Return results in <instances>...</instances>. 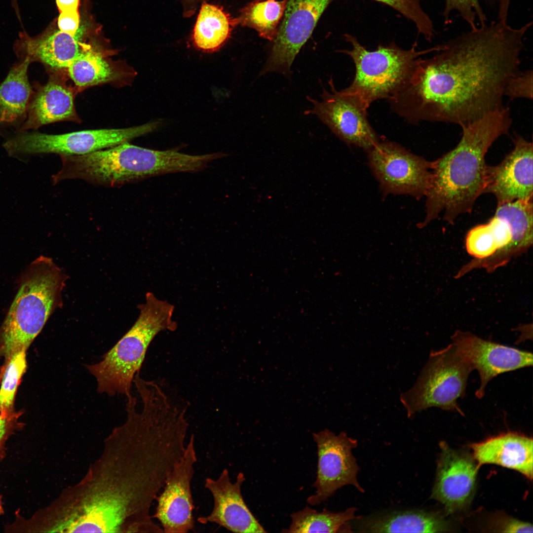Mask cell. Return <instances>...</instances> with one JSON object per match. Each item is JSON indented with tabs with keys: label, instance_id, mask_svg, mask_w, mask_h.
Returning a JSON list of instances; mask_svg holds the SVG:
<instances>
[{
	"label": "cell",
	"instance_id": "38",
	"mask_svg": "<svg viewBox=\"0 0 533 533\" xmlns=\"http://www.w3.org/2000/svg\"><path fill=\"white\" fill-rule=\"evenodd\" d=\"M511 0H497L498 4L497 20L507 22Z\"/></svg>",
	"mask_w": 533,
	"mask_h": 533
},
{
	"label": "cell",
	"instance_id": "11",
	"mask_svg": "<svg viewBox=\"0 0 533 533\" xmlns=\"http://www.w3.org/2000/svg\"><path fill=\"white\" fill-rule=\"evenodd\" d=\"M329 83L330 90L323 89L320 101L307 97L312 107L305 114L316 115L347 145L369 152L381 140L369 121V107L357 95L337 90L332 78Z\"/></svg>",
	"mask_w": 533,
	"mask_h": 533
},
{
	"label": "cell",
	"instance_id": "40",
	"mask_svg": "<svg viewBox=\"0 0 533 533\" xmlns=\"http://www.w3.org/2000/svg\"><path fill=\"white\" fill-rule=\"evenodd\" d=\"M4 513V508L3 506L2 497L1 495H0V516L2 515Z\"/></svg>",
	"mask_w": 533,
	"mask_h": 533
},
{
	"label": "cell",
	"instance_id": "36",
	"mask_svg": "<svg viewBox=\"0 0 533 533\" xmlns=\"http://www.w3.org/2000/svg\"><path fill=\"white\" fill-rule=\"evenodd\" d=\"M497 529L503 533H533L532 524L514 518H505L499 521Z\"/></svg>",
	"mask_w": 533,
	"mask_h": 533
},
{
	"label": "cell",
	"instance_id": "4",
	"mask_svg": "<svg viewBox=\"0 0 533 533\" xmlns=\"http://www.w3.org/2000/svg\"><path fill=\"white\" fill-rule=\"evenodd\" d=\"M69 275L48 257L40 256L19 279V289L0 328V351L7 360L26 350L47 321L63 305Z\"/></svg>",
	"mask_w": 533,
	"mask_h": 533
},
{
	"label": "cell",
	"instance_id": "32",
	"mask_svg": "<svg viewBox=\"0 0 533 533\" xmlns=\"http://www.w3.org/2000/svg\"><path fill=\"white\" fill-rule=\"evenodd\" d=\"M485 0L491 3L497 1V0ZM444 1L445 7L442 16L445 25L450 23V15L454 11L458 13L470 29H475L478 27L476 23L477 20L478 21V25L487 23L488 19L479 0H444Z\"/></svg>",
	"mask_w": 533,
	"mask_h": 533
},
{
	"label": "cell",
	"instance_id": "20",
	"mask_svg": "<svg viewBox=\"0 0 533 533\" xmlns=\"http://www.w3.org/2000/svg\"><path fill=\"white\" fill-rule=\"evenodd\" d=\"M61 121H78L74 94L58 72L52 73L46 83L34 91L25 122L19 132L36 129Z\"/></svg>",
	"mask_w": 533,
	"mask_h": 533
},
{
	"label": "cell",
	"instance_id": "33",
	"mask_svg": "<svg viewBox=\"0 0 533 533\" xmlns=\"http://www.w3.org/2000/svg\"><path fill=\"white\" fill-rule=\"evenodd\" d=\"M533 71L520 72L511 78L504 90V96L510 99H533Z\"/></svg>",
	"mask_w": 533,
	"mask_h": 533
},
{
	"label": "cell",
	"instance_id": "35",
	"mask_svg": "<svg viewBox=\"0 0 533 533\" xmlns=\"http://www.w3.org/2000/svg\"><path fill=\"white\" fill-rule=\"evenodd\" d=\"M78 10H69L60 12L57 20L58 29L62 32L75 36L80 32Z\"/></svg>",
	"mask_w": 533,
	"mask_h": 533
},
{
	"label": "cell",
	"instance_id": "10",
	"mask_svg": "<svg viewBox=\"0 0 533 533\" xmlns=\"http://www.w3.org/2000/svg\"><path fill=\"white\" fill-rule=\"evenodd\" d=\"M368 152L371 171L384 194H408L418 199L429 187L432 162L399 144L380 140Z\"/></svg>",
	"mask_w": 533,
	"mask_h": 533
},
{
	"label": "cell",
	"instance_id": "26",
	"mask_svg": "<svg viewBox=\"0 0 533 533\" xmlns=\"http://www.w3.org/2000/svg\"><path fill=\"white\" fill-rule=\"evenodd\" d=\"M354 507L344 511L334 513L327 510L322 512L306 506L303 510L291 514V523L288 529L282 532L288 533H339L352 532L347 523L358 517Z\"/></svg>",
	"mask_w": 533,
	"mask_h": 533
},
{
	"label": "cell",
	"instance_id": "17",
	"mask_svg": "<svg viewBox=\"0 0 533 533\" xmlns=\"http://www.w3.org/2000/svg\"><path fill=\"white\" fill-rule=\"evenodd\" d=\"M432 496L449 512L461 510L473 496L479 465L473 457L441 442Z\"/></svg>",
	"mask_w": 533,
	"mask_h": 533
},
{
	"label": "cell",
	"instance_id": "12",
	"mask_svg": "<svg viewBox=\"0 0 533 533\" xmlns=\"http://www.w3.org/2000/svg\"><path fill=\"white\" fill-rule=\"evenodd\" d=\"M313 438L318 453L317 475L313 485L316 492L307 498V503L319 505L348 485L364 492L357 480L360 469L352 453L357 446V440L344 432L336 435L328 429L313 433Z\"/></svg>",
	"mask_w": 533,
	"mask_h": 533
},
{
	"label": "cell",
	"instance_id": "21",
	"mask_svg": "<svg viewBox=\"0 0 533 533\" xmlns=\"http://www.w3.org/2000/svg\"><path fill=\"white\" fill-rule=\"evenodd\" d=\"M533 439L517 433L502 434L473 444L472 457L480 466L494 464L533 479Z\"/></svg>",
	"mask_w": 533,
	"mask_h": 533
},
{
	"label": "cell",
	"instance_id": "18",
	"mask_svg": "<svg viewBox=\"0 0 533 533\" xmlns=\"http://www.w3.org/2000/svg\"><path fill=\"white\" fill-rule=\"evenodd\" d=\"M245 480L240 472L231 482L226 468L216 479L206 478L205 487L213 496V507L209 515L199 517L198 521L203 524L214 523L234 533H266L243 498L241 486Z\"/></svg>",
	"mask_w": 533,
	"mask_h": 533
},
{
	"label": "cell",
	"instance_id": "15",
	"mask_svg": "<svg viewBox=\"0 0 533 533\" xmlns=\"http://www.w3.org/2000/svg\"><path fill=\"white\" fill-rule=\"evenodd\" d=\"M457 352L476 370L480 384L475 395L482 398L489 382L496 376L532 366V353L484 340L471 333L458 331L452 337Z\"/></svg>",
	"mask_w": 533,
	"mask_h": 533
},
{
	"label": "cell",
	"instance_id": "23",
	"mask_svg": "<svg viewBox=\"0 0 533 533\" xmlns=\"http://www.w3.org/2000/svg\"><path fill=\"white\" fill-rule=\"evenodd\" d=\"M30 60L21 58L0 84V128L26 119L34 93L28 79Z\"/></svg>",
	"mask_w": 533,
	"mask_h": 533
},
{
	"label": "cell",
	"instance_id": "8",
	"mask_svg": "<svg viewBox=\"0 0 533 533\" xmlns=\"http://www.w3.org/2000/svg\"><path fill=\"white\" fill-rule=\"evenodd\" d=\"M472 371L453 343L431 351L414 385L400 395L408 418L431 407L463 415L457 401L465 395Z\"/></svg>",
	"mask_w": 533,
	"mask_h": 533
},
{
	"label": "cell",
	"instance_id": "5",
	"mask_svg": "<svg viewBox=\"0 0 533 533\" xmlns=\"http://www.w3.org/2000/svg\"><path fill=\"white\" fill-rule=\"evenodd\" d=\"M138 308L139 316L129 331L100 362L85 365L96 379L99 393L131 395L133 379L139 373L152 341L161 331L177 329V323L172 319L174 305L152 293L146 294L145 302Z\"/></svg>",
	"mask_w": 533,
	"mask_h": 533
},
{
	"label": "cell",
	"instance_id": "22",
	"mask_svg": "<svg viewBox=\"0 0 533 533\" xmlns=\"http://www.w3.org/2000/svg\"><path fill=\"white\" fill-rule=\"evenodd\" d=\"M354 528L368 533H439L448 529L447 523L434 513L419 510L394 511L358 517Z\"/></svg>",
	"mask_w": 533,
	"mask_h": 533
},
{
	"label": "cell",
	"instance_id": "31",
	"mask_svg": "<svg viewBox=\"0 0 533 533\" xmlns=\"http://www.w3.org/2000/svg\"><path fill=\"white\" fill-rule=\"evenodd\" d=\"M386 4L414 23L418 33L431 41L434 29L432 21L421 6L422 0H372Z\"/></svg>",
	"mask_w": 533,
	"mask_h": 533
},
{
	"label": "cell",
	"instance_id": "29",
	"mask_svg": "<svg viewBox=\"0 0 533 533\" xmlns=\"http://www.w3.org/2000/svg\"><path fill=\"white\" fill-rule=\"evenodd\" d=\"M533 200H516L497 205L494 216L508 224L512 239L509 250H522L533 243Z\"/></svg>",
	"mask_w": 533,
	"mask_h": 533
},
{
	"label": "cell",
	"instance_id": "24",
	"mask_svg": "<svg viewBox=\"0 0 533 533\" xmlns=\"http://www.w3.org/2000/svg\"><path fill=\"white\" fill-rule=\"evenodd\" d=\"M236 26L235 18L222 6L204 1L201 4L191 40L201 51L214 52L228 40Z\"/></svg>",
	"mask_w": 533,
	"mask_h": 533
},
{
	"label": "cell",
	"instance_id": "13",
	"mask_svg": "<svg viewBox=\"0 0 533 533\" xmlns=\"http://www.w3.org/2000/svg\"><path fill=\"white\" fill-rule=\"evenodd\" d=\"M333 0H287L277 36L260 75L271 72L289 75L295 58Z\"/></svg>",
	"mask_w": 533,
	"mask_h": 533
},
{
	"label": "cell",
	"instance_id": "6",
	"mask_svg": "<svg viewBox=\"0 0 533 533\" xmlns=\"http://www.w3.org/2000/svg\"><path fill=\"white\" fill-rule=\"evenodd\" d=\"M344 37L351 48L341 52L350 57L355 69L353 81L344 89L357 95L369 107L377 100H388L394 96L409 81L422 56L440 47L437 45L420 50L415 43L404 49L391 43L370 51L354 36Z\"/></svg>",
	"mask_w": 533,
	"mask_h": 533
},
{
	"label": "cell",
	"instance_id": "30",
	"mask_svg": "<svg viewBox=\"0 0 533 533\" xmlns=\"http://www.w3.org/2000/svg\"><path fill=\"white\" fill-rule=\"evenodd\" d=\"M26 350L13 354L7 360L0 386V412L14 415V400L17 387L27 368Z\"/></svg>",
	"mask_w": 533,
	"mask_h": 533
},
{
	"label": "cell",
	"instance_id": "39",
	"mask_svg": "<svg viewBox=\"0 0 533 533\" xmlns=\"http://www.w3.org/2000/svg\"><path fill=\"white\" fill-rule=\"evenodd\" d=\"M59 12L69 10H78L79 0H56Z\"/></svg>",
	"mask_w": 533,
	"mask_h": 533
},
{
	"label": "cell",
	"instance_id": "2",
	"mask_svg": "<svg viewBox=\"0 0 533 533\" xmlns=\"http://www.w3.org/2000/svg\"><path fill=\"white\" fill-rule=\"evenodd\" d=\"M532 25L514 28L496 20L440 44L388 100L391 110L413 124L462 127L501 108L507 83L520 72L524 38Z\"/></svg>",
	"mask_w": 533,
	"mask_h": 533
},
{
	"label": "cell",
	"instance_id": "16",
	"mask_svg": "<svg viewBox=\"0 0 533 533\" xmlns=\"http://www.w3.org/2000/svg\"><path fill=\"white\" fill-rule=\"evenodd\" d=\"M514 148L496 166H487L485 193L494 194L497 206L516 200H533V143L519 135Z\"/></svg>",
	"mask_w": 533,
	"mask_h": 533
},
{
	"label": "cell",
	"instance_id": "7",
	"mask_svg": "<svg viewBox=\"0 0 533 533\" xmlns=\"http://www.w3.org/2000/svg\"><path fill=\"white\" fill-rule=\"evenodd\" d=\"M62 168L52 176L53 185L81 179L98 185L119 187L160 175L161 152L127 142L83 155H60Z\"/></svg>",
	"mask_w": 533,
	"mask_h": 533
},
{
	"label": "cell",
	"instance_id": "14",
	"mask_svg": "<svg viewBox=\"0 0 533 533\" xmlns=\"http://www.w3.org/2000/svg\"><path fill=\"white\" fill-rule=\"evenodd\" d=\"M193 434L184 454L168 474L163 490L156 498L152 518L160 523L163 533H187L194 528V508L191 482L197 461Z\"/></svg>",
	"mask_w": 533,
	"mask_h": 533
},
{
	"label": "cell",
	"instance_id": "25",
	"mask_svg": "<svg viewBox=\"0 0 533 533\" xmlns=\"http://www.w3.org/2000/svg\"><path fill=\"white\" fill-rule=\"evenodd\" d=\"M68 76L76 86L84 88L114 81L120 72L99 50L89 46L67 68Z\"/></svg>",
	"mask_w": 533,
	"mask_h": 533
},
{
	"label": "cell",
	"instance_id": "9",
	"mask_svg": "<svg viewBox=\"0 0 533 533\" xmlns=\"http://www.w3.org/2000/svg\"><path fill=\"white\" fill-rule=\"evenodd\" d=\"M158 122L124 128L100 129L61 134L19 132L3 147L9 155L42 153L83 155L129 142L155 130Z\"/></svg>",
	"mask_w": 533,
	"mask_h": 533
},
{
	"label": "cell",
	"instance_id": "27",
	"mask_svg": "<svg viewBox=\"0 0 533 533\" xmlns=\"http://www.w3.org/2000/svg\"><path fill=\"white\" fill-rule=\"evenodd\" d=\"M288 0H254L241 8L236 25L254 29L262 38H276Z\"/></svg>",
	"mask_w": 533,
	"mask_h": 533
},
{
	"label": "cell",
	"instance_id": "19",
	"mask_svg": "<svg viewBox=\"0 0 533 533\" xmlns=\"http://www.w3.org/2000/svg\"><path fill=\"white\" fill-rule=\"evenodd\" d=\"M82 33L73 36L52 26L35 37L21 32L15 43V51L20 59L27 57L31 62L42 64L52 73L59 72L66 70L89 46L82 42Z\"/></svg>",
	"mask_w": 533,
	"mask_h": 533
},
{
	"label": "cell",
	"instance_id": "28",
	"mask_svg": "<svg viewBox=\"0 0 533 533\" xmlns=\"http://www.w3.org/2000/svg\"><path fill=\"white\" fill-rule=\"evenodd\" d=\"M512 239L507 223L494 216L490 222L471 229L466 238V248L471 255L483 259L493 255L498 250L507 251Z\"/></svg>",
	"mask_w": 533,
	"mask_h": 533
},
{
	"label": "cell",
	"instance_id": "3",
	"mask_svg": "<svg viewBox=\"0 0 533 533\" xmlns=\"http://www.w3.org/2000/svg\"><path fill=\"white\" fill-rule=\"evenodd\" d=\"M512 123L508 107L491 112L461 127L458 144L432 162L426 193V215L421 227L436 219L453 223L461 214L472 211L484 193L487 165L485 155L494 142L507 134Z\"/></svg>",
	"mask_w": 533,
	"mask_h": 533
},
{
	"label": "cell",
	"instance_id": "34",
	"mask_svg": "<svg viewBox=\"0 0 533 533\" xmlns=\"http://www.w3.org/2000/svg\"><path fill=\"white\" fill-rule=\"evenodd\" d=\"M17 417L7 415L0 412V462L6 455L5 444L9 437L19 427Z\"/></svg>",
	"mask_w": 533,
	"mask_h": 533
},
{
	"label": "cell",
	"instance_id": "1",
	"mask_svg": "<svg viewBox=\"0 0 533 533\" xmlns=\"http://www.w3.org/2000/svg\"><path fill=\"white\" fill-rule=\"evenodd\" d=\"M127 400V419L104 441L99 457L37 518L45 533H163L153 501L183 456L189 424L162 402Z\"/></svg>",
	"mask_w": 533,
	"mask_h": 533
},
{
	"label": "cell",
	"instance_id": "37",
	"mask_svg": "<svg viewBox=\"0 0 533 533\" xmlns=\"http://www.w3.org/2000/svg\"><path fill=\"white\" fill-rule=\"evenodd\" d=\"M183 7V15L186 18L194 15L200 4L208 0H180Z\"/></svg>",
	"mask_w": 533,
	"mask_h": 533
}]
</instances>
